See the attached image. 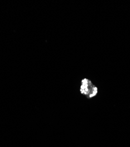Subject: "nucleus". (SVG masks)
<instances>
[{
    "instance_id": "obj_1",
    "label": "nucleus",
    "mask_w": 130,
    "mask_h": 147,
    "mask_svg": "<svg viewBox=\"0 0 130 147\" xmlns=\"http://www.w3.org/2000/svg\"><path fill=\"white\" fill-rule=\"evenodd\" d=\"M80 91L81 94L91 98L97 94L98 88L90 79L84 78L81 81Z\"/></svg>"
}]
</instances>
